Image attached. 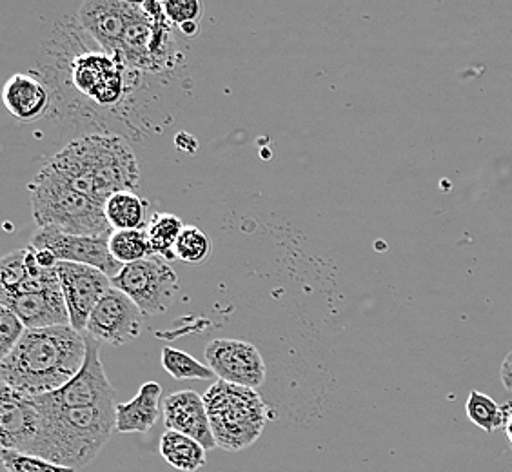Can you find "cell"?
Listing matches in <instances>:
<instances>
[{"instance_id":"obj_1","label":"cell","mask_w":512,"mask_h":472,"mask_svg":"<svg viewBox=\"0 0 512 472\" xmlns=\"http://www.w3.org/2000/svg\"><path fill=\"white\" fill-rule=\"evenodd\" d=\"M86 335L71 325L26 329L19 344L0 360L2 385L28 396L59 391L80 373Z\"/></svg>"},{"instance_id":"obj_2","label":"cell","mask_w":512,"mask_h":472,"mask_svg":"<svg viewBox=\"0 0 512 472\" xmlns=\"http://www.w3.org/2000/svg\"><path fill=\"white\" fill-rule=\"evenodd\" d=\"M39 429L33 456L82 469L93 462L113 431H117V405L68 407L53 402L48 394L33 396Z\"/></svg>"},{"instance_id":"obj_3","label":"cell","mask_w":512,"mask_h":472,"mask_svg":"<svg viewBox=\"0 0 512 472\" xmlns=\"http://www.w3.org/2000/svg\"><path fill=\"white\" fill-rule=\"evenodd\" d=\"M46 166L82 195L104 206L120 191H135L140 178L135 153L117 135L71 140Z\"/></svg>"},{"instance_id":"obj_4","label":"cell","mask_w":512,"mask_h":472,"mask_svg":"<svg viewBox=\"0 0 512 472\" xmlns=\"http://www.w3.org/2000/svg\"><path fill=\"white\" fill-rule=\"evenodd\" d=\"M31 209L39 229L51 227L62 233L80 236L111 235L104 204L82 195L53 173L40 169L30 186Z\"/></svg>"},{"instance_id":"obj_5","label":"cell","mask_w":512,"mask_h":472,"mask_svg":"<svg viewBox=\"0 0 512 472\" xmlns=\"http://www.w3.org/2000/svg\"><path fill=\"white\" fill-rule=\"evenodd\" d=\"M217 445L229 453L251 447L262 436L271 413L255 389L217 380L204 394Z\"/></svg>"},{"instance_id":"obj_6","label":"cell","mask_w":512,"mask_h":472,"mask_svg":"<svg viewBox=\"0 0 512 472\" xmlns=\"http://www.w3.org/2000/svg\"><path fill=\"white\" fill-rule=\"evenodd\" d=\"M171 22L162 2H135L122 42L120 62L140 71H160L169 60Z\"/></svg>"},{"instance_id":"obj_7","label":"cell","mask_w":512,"mask_h":472,"mask_svg":"<svg viewBox=\"0 0 512 472\" xmlns=\"http://www.w3.org/2000/svg\"><path fill=\"white\" fill-rule=\"evenodd\" d=\"M111 284L128 295L142 315H162L177 296L178 276L166 260L151 256L122 267Z\"/></svg>"},{"instance_id":"obj_8","label":"cell","mask_w":512,"mask_h":472,"mask_svg":"<svg viewBox=\"0 0 512 472\" xmlns=\"http://www.w3.org/2000/svg\"><path fill=\"white\" fill-rule=\"evenodd\" d=\"M109 236H80L62 233L59 229L42 227L33 238L31 246L37 249H50L59 262H71L82 266L95 267L109 278H115L122 271L119 262L109 251Z\"/></svg>"},{"instance_id":"obj_9","label":"cell","mask_w":512,"mask_h":472,"mask_svg":"<svg viewBox=\"0 0 512 472\" xmlns=\"http://www.w3.org/2000/svg\"><path fill=\"white\" fill-rule=\"evenodd\" d=\"M124 64L106 51H88L71 64L73 86L100 106H115L126 88Z\"/></svg>"},{"instance_id":"obj_10","label":"cell","mask_w":512,"mask_h":472,"mask_svg":"<svg viewBox=\"0 0 512 472\" xmlns=\"http://www.w3.org/2000/svg\"><path fill=\"white\" fill-rule=\"evenodd\" d=\"M140 333L142 311L128 295L117 287H111L89 316L86 335L99 344L102 342L120 347L137 340Z\"/></svg>"},{"instance_id":"obj_11","label":"cell","mask_w":512,"mask_h":472,"mask_svg":"<svg viewBox=\"0 0 512 472\" xmlns=\"http://www.w3.org/2000/svg\"><path fill=\"white\" fill-rule=\"evenodd\" d=\"M207 365L227 384L258 389L266 382V364L255 345L244 340L218 338L206 347Z\"/></svg>"},{"instance_id":"obj_12","label":"cell","mask_w":512,"mask_h":472,"mask_svg":"<svg viewBox=\"0 0 512 472\" xmlns=\"http://www.w3.org/2000/svg\"><path fill=\"white\" fill-rule=\"evenodd\" d=\"M60 287L68 305L71 327L86 335V327L93 309L97 307L102 296L113 287L111 278L95 267L59 262Z\"/></svg>"},{"instance_id":"obj_13","label":"cell","mask_w":512,"mask_h":472,"mask_svg":"<svg viewBox=\"0 0 512 472\" xmlns=\"http://www.w3.org/2000/svg\"><path fill=\"white\" fill-rule=\"evenodd\" d=\"M39 429V413L33 396L0 387V443L2 449L30 454Z\"/></svg>"},{"instance_id":"obj_14","label":"cell","mask_w":512,"mask_h":472,"mask_svg":"<svg viewBox=\"0 0 512 472\" xmlns=\"http://www.w3.org/2000/svg\"><path fill=\"white\" fill-rule=\"evenodd\" d=\"M133 6L135 2L124 0H88L80 6V26L88 31L102 51L120 59Z\"/></svg>"},{"instance_id":"obj_15","label":"cell","mask_w":512,"mask_h":472,"mask_svg":"<svg viewBox=\"0 0 512 472\" xmlns=\"http://www.w3.org/2000/svg\"><path fill=\"white\" fill-rule=\"evenodd\" d=\"M162 414L168 431L186 434L189 438L197 440L206 451L217 449V440L213 436L204 396L195 391L169 394L162 404Z\"/></svg>"},{"instance_id":"obj_16","label":"cell","mask_w":512,"mask_h":472,"mask_svg":"<svg viewBox=\"0 0 512 472\" xmlns=\"http://www.w3.org/2000/svg\"><path fill=\"white\" fill-rule=\"evenodd\" d=\"M0 304L10 307L19 316L26 329H48L57 325H71L68 305L62 287L53 286L39 293H2Z\"/></svg>"},{"instance_id":"obj_17","label":"cell","mask_w":512,"mask_h":472,"mask_svg":"<svg viewBox=\"0 0 512 472\" xmlns=\"http://www.w3.org/2000/svg\"><path fill=\"white\" fill-rule=\"evenodd\" d=\"M2 99L11 117L19 122H35L50 108V93L44 82L26 73H15L10 77L4 86Z\"/></svg>"},{"instance_id":"obj_18","label":"cell","mask_w":512,"mask_h":472,"mask_svg":"<svg viewBox=\"0 0 512 472\" xmlns=\"http://www.w3.org/2000/svg\"><path fill=\"white\" fill-rule=\"evenodd\" d=\"M160 398L162 385L146 382L133 400L117 404V433H149L160 416Z\"/></svg>"},{"instance_id":"obj_19","label":"cell","mask_w":512,"mask_h":472,"mask_svg":"<svg viewBox=\"0 0 512 472\" xmlns=\"http://www.w3.org/2000/svg\"><path fill=\"white\" fill-rule=\"evenodd\" d=\"M158 453L177 471L197 472L207 465L206 449L197 440L175 431L162 434Z\"/></svg>"},{"instance_id":"obj_20","label":"cell","mask_w":512,"mask_h":472,"mask_svg":"<svg viewBox=\"0 0 512 472\" xmlns=\"http://www.w3.org/2000/svg\"><path fill=\"white\" fill-rule=\"evenodd\" d=\"M148 202L135 191H120L106 202V218L113 231H135L146 226Z\"/></svg>"},{"instance_id":"obj_21","label":"cell","mask_w":512,"mask_h":472,"mask_svg":"<svg viewBox=\"0 0 512 472\" xmlns=\"http://www.w3.org/2000/svg\"><path fill=\"white\" fill-rule=\"evenodd\" d=\"M184 224L177 215L169 213H155L149 220L148 233L149 247L153 256H160L162 260H173L175 256V246H177L178 236L184 231Z\"/></svg>"},{"instance_id":"obj_22","label":"cell","mask_w":512,"mask_h":472,"mask_svg":"<svg viewBox=\"0 0 512 472\" xmlns=\"http://www.w3.org/2000/svg\"><path fill=\"white\" fill-rule=\"evenodd\" d=\"M467 418L485 433H494L503 427L512 414V404L498 405L491 396L471 391L465 404Z\"/></svg>"},{"instance_id":"obj_23","label":"cell","mask_w":512,"mask_h":472,"mask_svg":"<svg viewBox=\"0 0 512 472\" xmlns=\"http://www.w3.org/2000/svg\"><path fill=\"white\" fill-rule=\"evenodd\" d=\"M109 251L120 266H129L153 256L149 247L148 233L144 229L113 231L109 236Z\"/></svg>"},{"instance_id":"obj_24","label":"cell","mask_w":512,"mask_h":472,"mask_svg":"<svg viewBox=\"0 0 512 472\" xmlns=\"http://www.w3.org/2000/svg\"><path fill=\"white\" fill-rule=\"evenodd\" d=\"M160 360H162V367L175 380H209L215 376L209 365L202 364L195 356L184 353L180 349L164 347Z\"/></svg>"},{"instance_id":"obj_25","label":"cell","mask_w":512,"mask_h":472,"mask_svg":"<svg viewBox=\"0 0 512 472\" xmlns=\"http://www.w3.org/2000/svg\"><path fill=\"white\" fill-rule=\"evenodd\" d=\"M211 255V240L209 236L195 226H186L180 233L175 246V256L182 264L202 266Z\"/></svg>"},{"instance_id":"obj_26","label":"cell","mask_w":512,"mask_h":472,"mask_svg":"<svg viewBox=\"0 0 512 472\" xmlns=\"http://www.w3.org/2000/svg\"><path fill=\"white\" fill-rule=\"evenodd\" d=\"M0 458H2L4 469L8 472H77V469H73V467L59 465V463L50 462L46 458L11 451V449H2Z\"/></svg>"},{"instance_id":"obj_27","label":"cell","mask_w":512,"mask_h":472,"mask_svg":"<svg viewBox=\"0 0 512 472\" xmlns=\"http://www.w3.org/2000/svg\"><path fill=\"white\" fill-rule=\"evenodd\" d=\"M26 247L13 251L0 260V291L13 293L19 289L20 284L28 278V264H26Z\"/></svg>"},{"instance_id":"obj_28","label":"cell","mask_w":512,"mask_h":472,"mask_svg":"<svg viewBox=\"0 0 512 472\" xmlns=\"http://www.w3.org/2000/svg\"><path fill=\"white\" fill-rule=\"evenodd\" d=\"M26 333V325L22 324L19 316L10 307L0 304V360L19 344L20 338Z\"/></svg>"},{"instance_id":"obj_29","label":"cell","mask_w":512,"mask_h":472,"mask_svg":"<svg viewBox=\"0 0 512 472\" xmlns=\"http://www.w3.org/2000/svg\"><path fill=\"white\" fill-rule=\"evenodd\" d=\"M164 13L171 24H177L178 28L184 24L198 22L204 15V4L198 0H169L162 2Z\"/></svg>"},{"instance_id":"obj_30","label":"cell","mask_w":512,"mask_h":472,"mask_svg":"<svg viewBox=\"0 0 512 472\" xmlns=\"http://www.w3.org/2000/svg\"><path fill=\"white\" fill-rule=\"evenodd\" d=\"M500 378H502L503 387L512 393V351L503 360L502 367H500Z\"/></svg>"},{"instance_id":"obj_31","label":"cell","mask_w":512,"mask_h":472,"mask_svg":"<svg viewBox=\"0 0 512 472\" xmlns=\"http://www.w3.org/2000/svg\"><path fill=\"white\" fill-rule=\"evenodd\" d=\"M180 31H182L184 35H188V37H195V35L198 33V22L184 24V26H180Z\"/></svg>"},{"instance_id":"obj_32","label":"cell","mask_w":512,"mask_h":472,"mask_svg":"<svg viewBox=\"0 0 512 472\" xmlns=\"http://www.w3.org/2000/svg\"><path fill=\"white\" fill-rule=\"evenodd\" d=\"M505 434H507V440L512 445V414L509 416V420L505 423Z\"/></svg>"}]
</instances>
